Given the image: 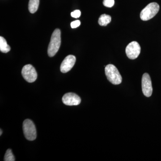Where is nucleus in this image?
I'll use <instances>...</instances> for the list:
<instances>
[{"label":"nucleus","instance_id":"f257e3e1","mask_svg":"<svg viewBox=\"0 0 161 161\" xmlns=\"http://www.w3.org/2000/svg\"><path fill=\"white\" fill-rule=\"evenodd\" d=\"M61 43V32L60 30H55L52 35L50 42L47 53L50 57L54 56L59 50Z\"/></svg>","mask_w":161,"mask_h":161},{"label":"nucleus","instance_id":"f03ea898","mask_svg":"<svg viewBox=\"0 0 161 161\" xmlns=\"http://www.w3.org/2000/svg\"><path fill=\"white\" fill-rule=\"evenodd\" d=\"M105 72L108 80L114 85L121 83L122 78L118 69L115 65L109 64L105 66Z\"/></svg>","mask_w":161,"mask_h":161},{"label":"nucleus","instance_id":"7ed1b4c3","mask_svg":"<svg viewBox=\"0 0 161 161\" xmlns=\"http://www.w3.org/2000/svg\"><path fill=\"white\" fill-rule=\"evenodd\" d=\"M159 6L157 3H150L141 11L140 14L141 19L143 21H148L151 19L157 14L159 10Z\"/></svg>","mask_w":161,"mask_h":161},{"label":"nucleus","instance_id":"20e7f679","mask_svg":"<svg viewBox=\"0 0 161 161\" xmlns=\"http://www.w3.org/2000/svg\"><path fill=\"white\" fill-rule=\"evenodd\" d=\"M23 131L26 139L32 141L36 138L37 133L36 126L32 121L25 119L23 123Z\"/></svg>","mask_w":161,"mask_h":161},{"label":"nucleus","instance_id":"39448f33","mask_svg":"<svg viewBox=\"0 0 161 161\" xmlns=\"http://www.w3.org/2000/svg\"><path fill=\"white\" fill-rule=\"evenodd\" d=\"M22 75L24 79L30 83L34 82L37 78V72L31 64H27L23 67Z\"/></svg>","mask_w":161,"mask_h":161},{"label":"nucleus","instance_id":"423d86ee","mask_svg":"<svg viewBox=\"0 0 161 161\" xmlns=\"http://www.w3.org/2000/svg\"><path fill=\"white\" fill-rule=\"evenodd\" d=\"M126 54L128 58L134 60L138 58L141 53V47L136 41H132L126 47Z\"/></svg>","mask_w":161,"mask_h":161},{"label":"nucleus","instance_id":"0eeeda50","mask_svg":"<svg viewBox=\"0 0 161 161\" xmlns=\"http://www.w3.org/2000/svg\"><path fill=\"white\" fill-rule=\"evenodd\" d=\"M142 90L143 93L145 96L150 97L153 92L152 82L150 75L147 73H145L143 75L142 80Z\"/></svg>","mask_w":161,"mask_h":161},{"label":"nucleus","instance_id":"6e6552de","mask_svg":"<svg viewBox=\"0 0 161 161\" xmlns=\"http://www.w3.org/2000/svg\"><path fill=\"white\" fill-rule=\"evenodd\" d=\"M62 102L68 106H77L81 102V99L78 95L74 93H68L62 97Z\"/></svg>","mask_w":161,"mask_h":161},{"label":"nucleus","instance_id":"1a4fd4ad","mask_svg":"<svg viewBox=\"0 0 161 161\" xmlns=\"http://www.w3.org/2000/svg\"><path fill=\"white\" fill-rule=\"evenodd\" d=\"M76 58L73 55H69L64 58L60 65V71L63 73H67L72 69L76 62Z\"/></svg>","mask_w":161,"mask_h":161},{"label":"nucleus","instance_id":"9d476101","mask_svg":"<svg viewBox=\"0 0 161 161\" xmlns=\"http://www.w3.org/2000/svg\"><path fill=\"white\" fill-rule=\"evenodd\" d=\"M40 0H30L28 4V9L31 14L35 13L38 10Z\"/></svg>","mask_w":161,"mask_h":161},{"label":"nucleus","instance_id":"9b49d317","mask_svg":"<svg viewBox=\"0 0 161 161\" xmlns=\"http://www.w3.org/2000/svg\"><path fill=\"white\" fill-rule=\"evenodd\" d=\"M10 50V47L7 44L5 38L0 37V51L3 53H8Z\"/></svg>","mask_w":161,"mask_h":161},{"label":"nucleus","instance_id":"f8f14e48","mask_svg":"<svg viewBox=\"0 0 161 161\" xmlns=\"http://www.w3.org/2000/svg\"><path fill=\"white\" fill-rule=\"evenodd\" d=\"M111 21V17L109 15H101L98 19V24L101 26H106Z\"/></svg>","mask_w":161,"mask_h":161},{"label":"nucleus","instance_id":"ddd939ff","mask_svg":"<svg viewBox=\"0 0 161 161\" xmlns=\"http://www.w3.org/2000/svg\"><path fill=\"white\" fill-rule=\"evenodd\" d=\"M4 160L5 161H14L15 160L14 156L12 153V151L10 149H8L6 151V154L4 157Z\"/></svg>","mask_w":161,"mask_h":161},{"label":"nucleus","instance_id":"4468645a","mask_svg":"<svg viewBox=\"0 0 161 161\" xmlns=\"http://www.w3.org/2000/svg\"><path fill=\"white\" fill-rule=\"evenodd\" d=\"M115 1L114 0H103V4L104 6L108 8H111L114 6Z\"/></svg>","mask_w":161,"mask_h":161},{"label":"nucleus","instance_id":"2eb2a0df","mask_svg":"<svg viewBox=\"0 0 161 161\" xmlns=\"http://www.w3.org/2000/svg\"><path fill=\"white\" fill-rule=\"evenodd\" d=\"M80 14H81V12L79 10H75L71 13V15L72 17L76 18V19L80 17Z\"/></svg>","mask_w":161,"mask_h":161},{"label":"nucleus","instance_id":"dca6fc26","mask_svg":"<svg viewBox=\"0 0 161 161\" xmlns=\"http://www.w3.org/2000/svg\"><path fill=\"white\" fill-rule=\"evenodd\" d=\"M80 22L79 20H76V21H73L71 23V27L72 28H77L80 26Z\"/></svg>","mask_w":161,"mask_h":161},{"label":"nucleus","instance_id":"f3484780","mask_svg":"<svg viewBox=\"0 0 161 161\" xmlns=\"http://www.w3.org/2000/svg\"><path fill=\"white\" fill-rule=\"evenodd\" d=\"M0 132H1V133H0V136H1L2 135V133H3V131H2V130H1V131H0Z\"/></svg>","mask_w":161,"mask_h":161}]
</instances>
